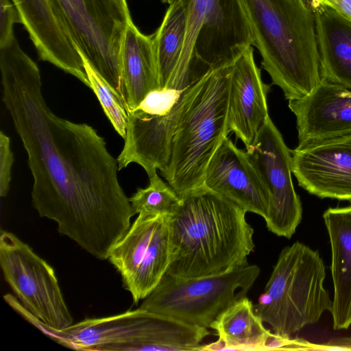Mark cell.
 <instances>
[{"label":"cell","mask_w":351,"mask_h":351,"mask_svg":"<svg viewBox=\"0 0 351 351\" xmlns=\"http://www.w3.org/2000/svg\"><path fill=\"white\" fill-rule=\"evenodd\" d=\"M270 86L265 84L256 66L252 47L232 65L227 117V133L234 132L245 147L256 136L269 116L267 97Z\"/></svg>","instance_id":"17"},{"label":"cell","mask_w":351,"mask_h":351,"mask_svg":"<svg viewBox=\"0 0 351 351\" xmlns=\"http://www.w3.org/2000/svg\"><path fill=\"white\" fill-rule=\"evenodd\" d=\"M164 3L171 4L172 3L176 1L177 0H160Z\"/></svg>","instance_id":"29"},{"label":"cell","mask_w":351,"mask_h":351,"mask_svg":"<svg viewBox=\"0 0 351 351\" xmlns=\"http://www.w3.org/2000/svg\"><path fill=\"white\" fill-rule=\"evenodd\" d=\"M291 154L300 186L319 198L351 201V134L298 145Z\"/></svg>","instance_id":"14"},{"label":"cell","mask_w":351,"mask_h":351,"mask_svg":"<svg viewBox=\"0 0 351 351\" xmlns=\"http://www.w3.org/2000/svg\"><path fill=\"white\" fill-rule=\"evenodd\" d=\"M263 68L286 99L308 95L322 80L313 0H240Z\"/></svg>","instance_id":"3"},{"label":"cell","mask_w":351,"mask_h":351,"mask_svg":"<svg viewBox=\"0 0 351 351\" xmlns=\"http://www.w3.org/2000/svg\"><path fill=\"white\" fill-rule=\"evenodd\" d=\"M201 80L151 91L135 108L127 111L124 146L117 158L119 171L131 163L141 166L149 178L157 170H165L177 123Z\"/></svg>","instance_id":"9"},{"label":"cell","mask_w":351,"mask_h":351,"mask_svg":"<svg viewBox=\"0 0 351 351\" xmlns=\"http://www.w3.org/2000/svg\"><path fill=\"white\" fill-rule=\"evenodd\" d=\"M246 152L269 195L267 228L278 237L291 238L302 221V206L292 182L291 150L269 116Z\"/></svg>","instance_id":"12"},{"label":"cell","mask_w":351,"mask_h":351,"mask_svg":"<svg viewBox=\"0 0 351 351\" xmlns=\"http://www.w3.org/2000/svg\"><path fill=\"white\" fill-rule=\"evenodd\" d=\"M351 21V0H321Z\"/></svg>","instance_id":"28"},{"label":"cell","mask_w":351,"mask_h":351,"mask_svg":"<svg viewBox=\"0 0 351 351\" xmlns=\"http://www.w3.org/2000/svg\"><path fill=\"white\" fill-rule=\"evenodd\" d=\"M298 145L351 134V90L322 79L307 95L289 100Z\"/></svg>","instance_id":"16"},{"label":"cell","mask_w":351,"mask_h":351,"mask_svg":"<svg viewBox=\"0 0 351 351\" xmlns=\"http://www.w3.org/2000/svg\"><path fill=\"white\" fill-rule=\"evenodd\" d=\"M10 305L51 339L76 350L143 351L152 316L150 312L138 308L112 316L86 319L56 330L39 321L16 299Z\"/></svg>","instance_id":"13"},{"label":"cell","mask_w":351,"mask_h":351,"mask_svg":"<svg viewBox=\"0 0 351 351\" xmlns=\"http://www.w3.org/2000/svg\"><path fill=\"white\" fill-rule=\"evenodd\" d=\"M187 24L186 6L183 0L169 4L164 19L152 36L160 88H165L176 69L184 46Z\"/></svg>","instance_id":"23"},{"label":"cell","mask_w":351,"mask_h":351,"mask_svg":"<svg viewBox=\"0 0 351 351\" xmlns=\"http://www.w3.org/2000/svg\"><path fill=\"white\" fill-rule=\"evenodd\" d=\"M187 24L182 53L170 80L232 66L254 45L240 0H183Z\"/></svg>","instance_id":"6"},{"label":"cell","mask_w":351,"mask_h":351,"mask_svg":"<svg viewBox=\"0 0 351 351\" xmlns=\"http://www.w3.org/2000/svg\"><path fill=\"white\" fill-rule=\"evenodd\" d=\"M232 65L211 71L202 79L177 123L170 159L161 174L180 197L204 186L207 166L228 135Z\"/></svg>","instance_id":"4"},{"label":"cell","mask_w":351,"mask_h":351,"mask_svg":"<svg viewBox=\"0 0 351 351\" xmlns=\"http://www.w3.org/2000/svg\"><path fill=\"white\" fill-rule=\"evenodd\" d=\"M90 85L107 118L117 132L124 139L126 134L128 112L123 99L115 90L90 66L79 52Z\"/></svg>","instance_id":"25"},{"label":"cell","mask_w":351,"mask_h":351,"mask_svg":"<svg viewBox=\"0 0 351 351\" xmlns=\"http://www.w3.org/2000/svg\"><path fill=\"white\" fill-rule=\"evenodd\" d=\"M245 214L205 186L182 197L176 211L169 216L172 251L164 276L189 279L247 265L255 245Z\"/></svg>","instance_id":"2"},{"label":"cell","mask_w":351,"mask_h":351,"mask_svg":"<svg viewBox=\"0 0 351 351\" xmlns=\"http://www.w3.org/2000/svg\"><path fill=\"white\" fill-rule=\"evenodd\" d=\"M0 71L2 101L27 154L34 208L86 252L108 259L136 214L117 160L92 126L51 110L38 66L20 46L1 51Z\"/></svg>","instance_id":"1"},{"label":"cell","mask_w":351,"mask_h":351,"mask_svg":"<svg viewBox=\"0 0 351 351\" xmlns=\"http://www.w3.org/2000/svg\"><path fill=\"white\" fill-rule=\"evenodd\" d=\"M169 216L140 213L108 260L137 304L158 286L171 259Z\"/></svg>","instance_id":"11"},{"label":"cell","mask_w":351,"mask_h":351,"mask_svg":"<svg viewBox=\"0 0 351 351\" xmlns=\"http://www.w3.org/2000/svg\"><path fill=\"white\" fill-rule=\"evenodd\" d=\"M14 156L10 139L2 131L0 132V196L5 197L10 189L11 171Z\"/></svg>","instance_id":"26"},{"label":"cell","mask_w":351,"mask_h":351,"mask_svg":"<svg viewBox=\"0 0 351 351\" xmlns=\"http://www.w3.org/2000/svg\"><path fill=\"white\" fill-rule=\"evenodd\" d=\"M204 186L233 202L246 213L268 216L269 195L247 154L228 137L221 142L210 159Z\"/></svg>","instance_id":"15"},{"label":"cell","mask_w":351,"mask_h":351,"mask_svg":"<svg viewBox=\"0 0 351 351\" xmlns=\"http://www.w3.org/2000/svg\"><path fill=\"white\" fill-rule=\"evenodd\" d=\"M0 265L5 280L21 305L47 326L73 324L53 268L13 233L1 230Z\"/></svg>","instance_id":"10"},{"label":"cell","mask_w":351,"mask_h":351,"mask_svg":"<svg viewBox=\"0 0 351 351\" xmlns=\"http://www.w3.org/2000/svg\"><path fill=\"white\" fill-rule=\"evenodd\" d=\"M323 219L331 248L333 328L348 329L351 325V205L328 208Z\"/></svg>","instance_id":"20"},{"label":"cell","mask_w":351,"mask_h":351,"mask_svg":"<svg viewBox=\"0 0 351 351\" xmlns=\"http://www.w3.org/2000/svg\"><path fill=\"white\" fill-rule=\"evenodd\" d=\"M129 200L136 214L147 213L170 216L178 209L181 197L156 173L149 177V185L138 188Z\"/></svg>","instance_id":"24"},{"label":"cell","mask_w":351,"mask_h":351,"mask_svg":"<svg viewBox=\"0 0 351 351\" xmlns=\"http://www.w3.org/2000/svg\"><path fill=\"white\" fill-rule=\"evenodd\" d=\"M322 79L351 90V21L313 0Z\"/></svg>","instance_id":"21"},{"label":"cell","mask_w":351,"mask_h":351,"mask_svg":"<svg viewBox=\"0 0 351 351\" xmlns=\"http://www.w3.org/2000/svg\"><path fill=\"white\" fill-rule=\"evenodd\" d=\"M49 1L78 52L123 100L122 47L132 23L126 0Z\"/></svg>","instance_id":"7"},{"label":"cell","mask_w":351,"mask_h":351,"mask_svg":"<svg viewBox=\"0 0 351 351\" xmlns=\"http://www.w3.org/2000/svg\"><path fill=\"white\" fill-rule=\"evenodd\" d=\"M121 64L124 103L129 111L149 93L160 88L152 36L141 33L133 22L125 34Z\"/></svg>","instance_id":"22"},{"label":"cell","mask_w":351,"mask_h":351,"mask_svg":"<svg viewBox=\"0 0 351 351\" xmlns=\"http://www.w3.org/2000/svg\"><path fill=\"white\" fill-rule=\"evenodd\" d=\"M0 47H3L14 36L13 25L21 21L18 12L10 0H0Z\"/></svg>","instance_id":"27"},{"label":"cell","mask_w":351,"mask_h":351,"mask_svg":"<svg viewBox=\"0 0 351 351\" xmlns=\"http://www.w3.org/2000/svg\"><path fill=\"white\" fill-rule=\"evenodd\" d=\"M261 272L246 265L220 274L178 280L163 276L139 308L210 328L219 315L246 296Z\"/></svg>","instance_id":"8"},{"label":"cell","mask_w":351,"mask_h":351,"mask_svg":"<svg viewBox=\"0 0 351 351\" xmlns=\"http://www.w3.org/2000/svg\"><path fill=\"white\" fill-rule=\"evenodd\" d=\"M246 296L237 300L212 324L218 341L204 345L202 350H266L295 346L291 338L267 330Z\"/></svg>","instance_id":"19"},{"label":"cell","mask_w":351,"mask_h":351,"mask_svg":"<svg viewBox=\"0 0 351 351\" xmlns=\"http://www.w3.org/2000/svg\"><path fill=\"white\" fill-rule=\"evenodd\" d=\"M325 278L326 267L318 251L296 241L280 253L254 311L274 333L291 338L331 311Z\"/></svg>","instance_id":"5"},{"label":"cell","mask_w":351,"mask_h":351,"mask_svg":"<svg viewBox=\"0 0 351 351\" xmlns=\"http://www.w3.org/2000/svg\"><path fill=\"white\" fill-rule=\"evenodd\" d=\"M40 58L90 85L82 58L57 19L49 0H12Z\"/></svg>","instance_id":"18"}]
</instances>
